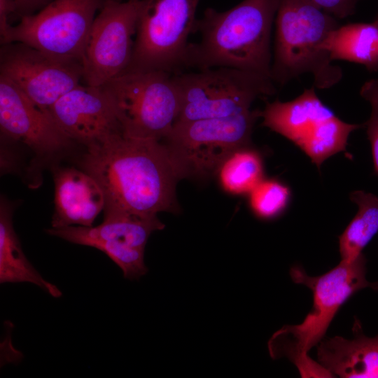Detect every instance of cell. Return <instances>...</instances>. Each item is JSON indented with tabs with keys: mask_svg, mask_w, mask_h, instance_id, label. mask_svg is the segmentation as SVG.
<instances>
[{
	"mask_svg": "<svg viewBox=\"0 0 378 378\" xmlns=\"http://www.w3.org/2000/svg\"><path fill=\"white\" fill-rule=\"evenodd\" d=\"M85 148L80 166L104 192V215L178 211L176 188L181 178L162 141L118 132Z\"/></svg>",
	"mask_w": 378,
	"mask_h": 378,
	"instance_id": "6da1fadb",
	"label": "cell"
},
{
	"mask_svg": "<svg viewBox=\"0 0 378 378\" xmlns=\"http://www.w3.org/2000/svg\"><path fill=\"white\" fill-rule=\"evenodd\" d=\"M279 0H243L223 12L206 8L195 21L200 40L189 43L185 69L226 66L271 78V34Z\"/></svg>",
	"mask_w": 378,
	"mask_h": 378,
	"instance_id": "7a4b0ae2",
	"label": "cell"
},
{
	"mask_svg": "<svg viewBox=\"0 0 378 378\" xmlns=\"http://www.w3.org/2000/svg\"><path fill=\"white\" fill-rule=\"evenodd\" d=\"M293 282L309 288L313 306L302 322L285 325L270 338L267 346L273 359L288 358L302 377H333L318 362L311 358L309 350L323 340L341 307L356 293L370 287L366 279V259L363 253L351 262H340L317 276L308 275L298 265L292 267Z\"/></svg>",
	"mask_w": 378,
	"mask_h": 378,
	"instance_id": "3957f363",
	"label": "cell"
},
{
	"mask_svg": "<svg viewBox=\"0 0 378 378\" xmlns=\"http://www.w3.org/2000/svg\"><path fill=\"white\" fill-rule=\"evenodd\" d=\"M275 38L271 66L273 82L284 85L304 74L314 87L330 88L342 76L323 48L337 19L307 0H279L275 17Z\"/></svg>",
	"mask_w": 378,
	"mask_h": 378,
	"instance_id": "277c9868",
	"label": "cell"
},
{
	"mask_svg": "<svg viewBox=\"0 0 378 378\" xmlns=\"http://www.w3.org/2000/svg\"><path fill=\"white\" fill-rule=\"evenodd\" d=\"M173 74L163 71L125 73L101 86L123 133L158 141L168 135L181 106Z\"/></svg>",
	"mask_w": 378,
	"mask_h": 378,
	"instance_id": "5b68a950",
	"label": "cell"
},
{
	"mask_svg": "<svg viewBox=\"0 0 378 378\" xmlns=\"http://www.w3.org/2000/svg\"><path fill=\"white\" fill-rule=\"evenodd\" d=\"M260 111L224 118L177 122L162 141L181 178L215 175L235 150L249 146Z\"/></svg>",
	"mask_w": 378,
	"mask_h": 378,
	"instance_id": "8992f818",
	"label": "cell"
},
{
	"mask_svg": "<svg viewBox=\"0 0 378 378\" xmlns=\"http://www.w3.org/2000/svg\"><path fill=\"white\" fill-rule=\"evenodd\" d=\"M199 2L139 0L132 55L122 74L183 71L188 39L194 31Z\"/></svg>",
	"mask_w": 378,
	"mask_h": 378,
	"instance_id": "52a82bcc",
	"label": "cell"
},
{
	"mask_svg": "<svg viewBox=\"0 0 378 378\" xmlns=\"http://www.w3.org/2000/svg\"><path fill=\"white\" fill-rule=\"evenodd\" d=\"M173 75L181 99L175 122L237 115L251 110L257 98L276 91L271 78L231 67Z\"/></svg>",
	"mask_w": 378,
	"mask_h": 378,
	"instance_id": "ba28073f",
	"label": "cell"
},
{
	"mask_svg": "<svg viewBox=\"0 0 378 378\" xmlns=\"http://www.w3.org/2000/svg\"><path fill=\"white\" fill-rule=\"evenodd\" d=\"M314 88L305 89L289 102H267L260 118L263 126L290 140L320 167L346 149L349 134L361 125L340 120L320 100Z\"/></svg>",
	"mask_w": 378,
	"mask_h": 378,
	"instance_id": "9c48e42d",
	"label": "cell"
},
{
	"mask_svg": "<svg viewBox=\"0 0 378 378\" xmlns=\"http://www.w3.org/2000/svg\"><path fill=\"white\" fill-rule=\"evenodd\" d=\"M111 0H52L0 33L1 43L21 42L46 54L81 62L97 13Z\"/></svg>",
	"mask_w": 378,
	"mask_h": 378,
	"instance_id": "30bf717a",
	"label": "cell"
},
{
	"mask_svg": "<svg viewBox=\"0 0 378 378\" xmlns=\"http://www.w3.org/2000/svg\"><path fill=\"white\" fill-rule=\"evenodd\" d=\"M139 0H111L93 22L83 59V81L102 86L122 74L133 51Z\"/></svg>",
	"mask_w": 378,
	"mask_h": 378,
	"instance_id": "8fae6325",
	"label": "cell"
},
{
	"mask_svg": "<svg viewBox=\"0 0 378 378\" xmlns=\"http://www.w3.org/2000/svg\"><path fill=\"white\" fill-rule=\"evenodd\" d=\"M0 73L46 110L83 81L81 62L46 54L21 42L3 44Z\"/></svg>",
	"mask_w": 378,
	"mask_h": 378,
	"instance_id": "7c38bea8",
	"label": "cell"
},
{
	"mask_svg": "<svg viewBox=\"0 0 378 378\" xmlns=\"http://www.w3.org/2000/svg\"><path fill=\"white\" fill-rule=\"evenodd\" d=\"M0 129L1 136L24 144L41 158L59 155L75 144L57 125L48 110L40 108L1 75Z\"/></svg>",
	"mask_w": 378,
	"mask_h": 378,
	"instance_id": "4fadbf2b",
	"label": "cell"
},
{
	"mask_svg": "<svg viewBox=\"0 0 378 378\" xmlns=\"http://www.w3.org/2000/svg\"><path fill=\"white\" fill-rule=\"evenodd\" d=\"M48 110L60 129L85 147L122 132L113 106L101 86L80 84Z\"/></svg>",
	"mask_w": 378,
	"mask_h": 378,
	"instance_id": "5bb4252c",
	"label": "cell"
},
{
	"mask_svg": "<svg viewBox=\"0 0 378 378\" xmlns=\"http://www.w3.org/2000/svg\"><path fill=\"white\" fill-rule=\"evenodd\" d=\"M52 172L55 206L52 227H91L105 204L98 183L83 169L74 167L55 168Z\"/></svg>",
	"mask_w": 378,
	"mask_h": 378,
	"instance_id": "9a60e30c",
	"label": "cell"
},
{
	"mask_svg": "<svg viewBox=\"0 0 378 378\" xmlns=\"http://www.w3.org/2000/svg\"><path fill=\"white\" fill-rule=\"evenodd\" d=\"M351 340L335 336L321 340L317 346L318 362L333 377L378 378V335H364L356 319Z\"/></svg>",
	"mask_w": 378,
	"mask_h": 378,
	"instance_id": "2e32d148",
	"label": "cell"
},
{
	"mask_svg": "<svg viewBox=\"0 0 378 378\" xmlns=\"http://www.w3.org/2000/svg\"><path fill=\"white\" fill-rule=\"evenodd\" d=\"M103 222L95 227L68 226L49 228L47 234L69 242L83 245L90 240H105L122 243L144 250L151 233L161 230L164 225L158 216L118 213L104 215Z\"/></svg>",
	"mask_w": 378,
	"mask_h": 378,
	"instance_id": "e0dca14e",
	"label": "cell"
},
{
	"mask_svg": "<svg viewBox=\"0 0 378 378\" xmlns=\"http://www.w3.org/2000/svg\"><path fill=\"white\" fill-rule=\"evenodd\" d=\"M28 282L54 298L61 290L36 270L24 255L12 223V209L1 200L0 212V283Z\"/></svg>",
	"mask_w": 378,
	"mask_h": 378,
	"instance_id": "ac0fdd59",
	"label": "cell"
},
{
	"mask_svg": "<svg viewBox=\"0 0 378 378\" xmlns=\"http://www.w3.org/2000/svg\"><path fill=\"white\" fill-rule=\"evenodd\" d=\"M323 48L332 61H348L377 71L378 25L374 22L339 25L329 34Z\"/></svg>",
	"mask_w": 378,
	"mask_h": 378,
	"instance_id": "d6986e66",
	"label": "cell"
},
{
	"mask_svg": "<svg viewBox=\"0 0 378 378\" xmlns=\"http://www.w3.org/2000/svg\"><path fill=\"white\" fill-rule=\"evenodd\" d=\"M358 206V212L339 237L341 260L351 262L378 232V197L362 190L350 195Z\"/></svg>",
	"mask_w": 378,
	"mask_h": 378,
	"instance_id": "ffe728a7",
	"label": "cell"
},
{
	"mask_svg": "<svg viewBox=\"0 0 378 378\" xmlns=\"http://www.w3.org/2000/svg\"><path fill=\"white\" fill-rule=\"evenodd\" d=\"M215 175L227 193H249L263 179L261 156L249 146L238 148L224 160Z\"/></svg>",
	"mask_w": 378,
	"mask_h": 378,
	"instance_id": "44dd1931",
	"label": "cell"
},
{
	"mask_svg": "<svg viewBox=\"0 0 378 378\" xmlns=\"http://www.w3.org/2000/svg\"><path fill=\"white\" fill-rule=\"evenodd\" d=\"M248 194L251 209L258 218L265 220L277 217L290 197L288 188L274 179H262Z\"/></svg>",
	"mask_w": 378,
	"mask_h": 378,
	"instance_id": "7402d4cb",
	"label": "cell"
},
{
	"mask_svg": "<svg viewBox=\"0 0 378 378\" xmlns=\"http://www.w3.org/2000/svg\"><path fill=\"white\" fill-rule=\"evenodd\" d=\"M84 246L95 248L106 254L122 270L125 279H139L148 272L144 262V250L105 240H90Z\"/></svg>",
	"mask_w": 378,
	"mask_h": 378,
	"instance_id": "603a6c76",
	"label": "cell"
},
{
	"mask_svg": "<svg viewBox=\"0 0 378 378\" xmlns=\"http://www.w3.org/2000/svg\"><path fill=\"white\" fill-rule=\"evenodd\" d=\"M360 93L371 106L370 116L366 123L367 134L371 145L374 169L378 174V79L365 82Z\"/></svg>",
	"mask_w": 378,
	"mask_h": 378,
	"instance_id": "cb8c5ba5",
	"label": "cell"
},
{
	"mask_svg": "<svg viewBox=\"0 0 378 378\" xmlns=\"http://www.w3.org/2000/svg\"><path fill=\"white\" fill-rule=\"evenodd\" d=\"M336 19H344L354 14L360 0H307Z\"/></svg>",
	"mask_w": 378,
	"mask_h": 378,
	"instance_id": "d4e9b609",
	"label": "cell"
},
{
	"mask_svg": "<svg viewBox=\"0 0 378 378\" xmlns=\"http://www.w3.org/2000/svg\"><path fill=\"white\" fill-rule=\"evenodd\" d=\"M52 0H15V15L22 18L39 11Z\"/></svg>",
	"mask_w": 378,
	"mask_h": 378,
	"instance_id": "484cf974",
	"label": "cell"
},
{
	"mask_svg": "<svg viewBox=\"0 0 378 378\" xmlns=\"http://www.w3.org/2000/svg\"><path fill=\"white\" fill-rule=\"evenodd\" d=\"M15 0H0V33L10 25L9 18L15 15Z\"/></svg>",
	"mask_w": 378,
	"mask_h": 378,
	"instance_id": "4316f807",
	"label": "cell"
},
{
	"mask_svg": "<svg viewBox=\"0 0 378 378\" xmlns=\"http://www.w3.org/2000/svg\"><path fill=\"white\" fill-rule=\"evenodd\" d=\"M370 288L375 290H378V281L371 283Z\"/></svg>",
	"mask_w": 378,
	"mask_h": 378,
	"instance_id": "83f0119b",
	"label": "cell"
},
{
	"mask_svg": "<svg viewBox=\"0 0 378 378\" xmlns=\"http://www.w3.org/2000/svg\"><path fill=\"white\" fill-rule=\"evenodd\" d=\"M374 22L378 25V16Z\"/></svg>",
	"mask_w": 378,
	"mask_h": 378,
	"instance_id": "f1b7e54d",
	"label": "cell"
}]
</instances>
